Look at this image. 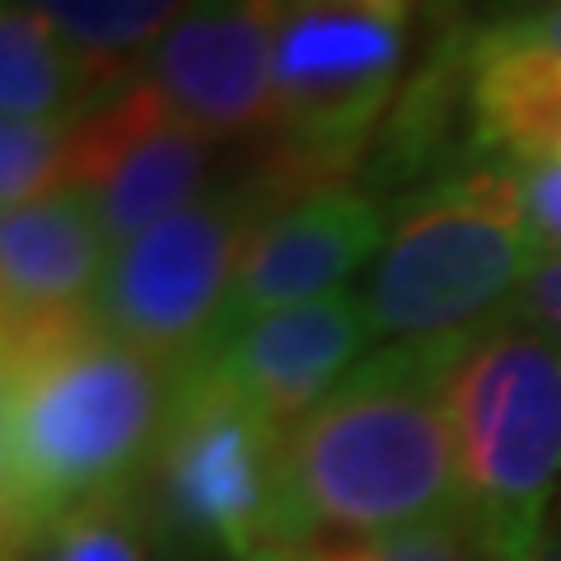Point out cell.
Segmentation results:
<instances>
[{"mask_svg":"<svg viewBox=\"0 0 561 561\" xmlns=\"http://www.w3.org/2000/svg\"><path fill=\"white\" fill-rule=\"evenodd\" d=\"M113 243L80 187L0 210V319L28 323L51 313L94 309Z\"/></svg>","mask_w":561,"mask_h":561,"instance_id":"5bb4252c","label":"cell"},{"mask_svg":"<svg viewBox=\"0 0 561 561\" xmlns=\"http://www.w3.org/2000/svg\"><path fill=\"white\" fill-rule=\"evenodd\" d=\"M496 20H511L519 24L529 38H538L542 47H552L561 57V0H542V5H529V10H515V14H496Z\"/></svg>","mask_w":561,"mask_h":561,"instance_id":"7402d4cb","label":"cell"},{"mask_svg":"<svg viewBox=\"0 0 561 561\" xmlns=\"http://www.w3.org/2000/svg\"><path fill=\"white\" fill-rule=\"evenodd\" d=\"M94 103L76 47L24 0H0V122H80Z\"/></svg>","mask_w":561,"mask_h":561,"instance_id":"9a60e30c","label":"cell"},{"mask_svg":"<svg viewBox=\"0 0 561 561\" xmlns=\"http://www.w3.org/2000/svg\"><path fill=\"white\" fill-rule=\"evenodd\" d=\"M305 192H313V183L276 150H262L230 179L206 183L183 210L113 253L94 295V319L169 375L197 365L243 253L262 225Z\"/></svg>","mask_w":561,"mask_h":561,"instance_id":"5b68a950","label":"cell"},{"mask_svg":"<svg viewBox=\"0 0 561 561\" xmlns=\"http://www.w3.org/2000/svg\"><path fill=\"white\" fill-rule=\"evenodd\" d=\"M529 561H561V524H552L548 538L538 542V552H534Z\"/></svg>","mask_w":561,"mask_h":561,"instance_id":"4316f807","label":"cell"},{"mask_svg":"<svg viewBox=\"0 0 561 561\" xmlns=\"http://www.w3.org/2000/svg\"><path fill=\"white\" fill-rule=\"evenodd\" d=\"M383 239H389V206L356 183H328L295 197L280 216L262 225L253 249L243 253L197 360L216 356L225 342H234L267 313L346 290V280L360 267L370 272Z\"/></svg>","mask_w":561,"mask_h":561,"instance_id":"9c48e42d","label":"cell"},{"mask_svg":"<svg viewBox=\"0 0 561 561\" xmlns=\"http://www.w3.org/2000/svg\"><path fill=\"white\" fill-rule=\"evenodd\" d=\"M243 561H328V542H272V548H257Z\"/></svg>","mask_w":561,"mask_h":561,"instance_id":"603a6c76","label":"cell"},{"mask_svg":"<svg viewBox=\"0 0 561 561\" xmlns=\"http://www.w3.org/2000/svg\"><path fill=\"white\" fill-rule=\"evenodd\" d=\"M76 47L94 90L108 99L160 51L187 0H24Z\"/></svg>","mask_w":561,"mask_h":561,"instance_id":"2e32d148","label":"cell"},{"mask_svg":"<svg viewBox=\"0 0 561 561\" xmlns=\"http://www.w3.org/2000/svg\"><path fill=\"white\" fill-rule=\"evenodd\" d=\"M76 122H0V210H20L66 187Z\"/></svg>","mask_w":561,"mask_h":561,"instance_id":"e0dca14e","label":"cell"},{"mask_svg":"<svg viewBox=\"0 0 561 561\" xmlns=\"http://www.w3.org/2000/svg\"><path fill=\"white\" fill-rule=\"evenodd\" d=\"M542 253L515 164L472 160L421 183L389 206V239L360 286L375 346L491 323Z\"/></svg>","mask_w":561,"mask_h":561,"instance_id":"3957f363","label":"cell"},{"mask_svg":"<svg viewBox=\"0 0 561 561\" xmlns=\"http://www.w3.org/2000/svg\"><path fill=\"white\" fill-rule=\"evenodd\" d=\"M468 332L375 346L280 440L276 542H370L463 515L449 375Z\"/></svg>","mask_w":561,"mask_h":561,"instance_id":"7a4b0ae2","label":"cell"},{"mask_svg":"<svg viewBox=\"0 0 561 561\" xmlns=\"http://www.w3.org/2000/svg\"><path fill=\"white\" fill-rule=\"evenodd\" d=\"M463 515L491 561H529L561 486V342L515 309L472 328L449 375Z\"/></svg>","mask_w":561,"mask_h":561,"instance_id":"277c9868","label":"cell"},{"mask_svg":"<svg viewBox=\"0 0 561 561\" xmlns=\"http://www.w3.org/2000/svg\"><path fill=\"white\" fill-rule=\"evenodd\" d=\"M328 561H375L365 542H328Z\"/></svg>","mask_w":561,"mask_h":561,"instance_id":"484cf974","label":"cell"},{"mask_svg":"<svg viewBox=\"0 0 561 561\" xmlns=\"http://www.w3.org/2000/svg\"><path fill=\"white\" fill-rule=\"evenodd\" d=\"M173 375L117 342L94 309L5 323L0 519L5 561H28L66 519L136 491L160 449Z\"/></svg>","mask_w":561,"mask_h":561,"instance_id":"6da1fadb","label":"cell"},{"mask_svg":"<svg viewBox=\"0 0 561 561\" xmlns=\"http://www.w3.org/2000/svg\"><path fill=\"white\" fill-rule=\"evenodd\" d=\"M28 561H150V529L136 491L66 519Z\"/></svg>","mask_w":561,"mask_h":561,"instance_id":"ac0fdd59","label":"cell"},{"mask_svg":"<svg viewBox=\"0 0 561 561\" xmlns=\"http://www.w3.org/2000/svg\"><path fill=\"white\" fill-rule=\"evenodd\" d=\"M365 548H370L375 561H491L468 515L383 534V538H370Z\"/></svg>","mask_w":561,"mask_h":561,"instance_id":"d6986e66","label":"cell"},{"mask_svg":"<svg viewBox=\"0 0 561 561\" xmlns=\"http://www.w3.org/2000/svg\"><path fill=\"white\" fill-rule=\"evenodd\" d=\"M519 183H524V206H529V220L542 239V249L561 253V160L519 169Z\"/></svg>","mask_w":561,"mask_h":561,"instance_id":"ffe728a7","label":"cell"},{"mask_svg":"<svg viewBox=\"0 0 561 561\" xmlns=\"http://www.w3.org/2000/svg\"><path fill=\"white\" fill-rule=\"evenodd\" d=\"M416 0H290L272 51L267 140L313 187L356 183L408 70Z\"/></svg>","mask_w":561,"mask_h":561,"instance_id":"8992f818","label":"cell"},{"mask_svg":"<svg viewBox=\"0 0 561 561\" xmlns=\"http://www.w3.org/2000/svg\"><path fill=\"white\" fill-rule=\"evenodd\" d=\"M529 5H542V0H486V10L468 14V20H496V14H515V10H529Z\"/></svg>","mask_w":561,"mask_h":561,"instance_id":"d4e9b609","label":"cell"},{"mask_svg":"<svg viewBox=\"0 0 561 561\" xmlns=\"http://www.w3.org/2000/svg\"><path fill=\"white\" fill-rule=\"evenodd\" d=\"M468 33L472 20L435 28L412 76L402 80L370 154L356 169V187L375 202L393 206L421 183L482 160L468 113Z\"/></svg>","mask_w":561,"mask_h":561,"instance_id":"7c38bea8","label":"cell"},{"mask_svg":"<svg viewBox=\"0 0 561 561\" xmlns=\"http://www.w3.org/2000/svg\"><path fill=\"white\" fill-rule=\"evenodd\" d=\"M416 14L431 24V33L435 28H449V24H459V20H468V10H463V0H416Z\"/></svg>","mask_w":561,"mask_h":561,"instance_id":"cb8c5ba5","label":"cell"},{"mask_svg":"<svg viewBox=\"0 0 561 561\" xmlns=\"http://www.w3.org/2000/svg\"><path fill=\"white\" fill-rule=\"evenodd\" d=\"M468 113L482 160L515 169L561 160V57L511 20H472Z\"/></svg>","mask_w":561,"mask_h":561,"instance_id":"4fadbf2b","label":"cell"},{"mask_svg":"<svg viewBox=\"0 0 561 561\" xmlns=\"http://www.w3.org/2000/svg\"><path fill=\"white\" fill-rule=\"evenodd\" d=\"M375 351L360 290H337L243 328L206 365L220 383L253 402L276 431L305 421Z\"/></svg>","mask_w":561,"mask_h":561,"instance_id":"8fae6325","label":"cell"},{"mask_svg":"<svg viewBox=\"0 0 561 561\" xmlns=\"http://www.w3.org/2000/svg\"><path fill=\"white\" fill-rule=\"evenodd\" d=\"M280 440L286 431H276L253 402L206 365H187L173 375L150 463L160 511L234 561L272 548L280 534Z\"/></svg>","mask_w":561,"mask_h":561,"instance_id":"52a82bcc","label":"cell"},{"mask_svg":"<svg viewBox=\"0 0 561 561\" xmlns=\"http://www.w3.org/2000/svg\"><path fill=\"white\" fill-rule=\"evenodd\" d=\"M210 150L216 136L140 70L76 122L66 187L90 197L117 253L197 197L210 179Z\"/></svg>","mask_w":561,"mask_h":561,"instance_id":"ba28073f","label":"cell"},{"mask_svg":"<svg viewBox=\"0 0 561 561\" xmlns=\"http://www.w3.org/2000/svg\"><path fill=\"white\" fill-rule=\"evenodd\" d=\"M519 319H529L534 328H542L548 337L561 342V253H542V262L524 280L519 300L511 305Z\"/></svg>","mask_w":561,"mask_h":561,"instance_id":"44dd1931","label":"cell"},{"mask_svg":"<svg viewBox=\"0 0 561 561\" xmlns=\"http://www.w3.org/2000/svg\"><path fill=\"white\" fill-rule=\"evenodd\" d=\"M290 0H187L150 57V80L206 136H267L272 51Z\"/></svg>","mask_w":561,"mask_h":561,"instance_id":"30bf717a","label":"cell"}]
</instances>
